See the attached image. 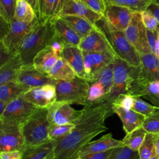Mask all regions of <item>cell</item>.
<instances>
[{"instance_id":"cell-55","label":"cell","mask_w":159,"mask_h":159,"mask_svg":"<svg viewBox=\"0 0 159 159\" xmlns=\"http://www.w3.org/2000/svg\"><path fill=\"white\" fill-rule=\"evenodd\" d=\"M75 159H86L84 157H77Z\"/></svg>"},{"instance_id":"cell-34","label":"cell","mask_w":159,"mask_h":159,"mask_svg":"<svg viewBox=\"0 0 159 159\" xmlns=\"http://www.w3.org/2000/svg\"><path fill=\"white\" fill-rule=\"evenodd\" d=\"M66 0H44L43 20L58 17Z\"/></svg>"},{"instance_id":"cell-23","label":"cell","mask_w":159,"mask_h":159,"mask_svg":"<svg viewBox=\"0 0 159 159\" xmlns=\"http://www.w3.org/2000/svg\"><path fill=\"white\" fill-rule=\"evenodd\" d=\"M55 142L49 141L37 145H25L22 151V159H47L54 153Z\"/></svg>"},{"instance_id":"cell-51","label":"cell","mask_w":159,"mask_h":159,"mask_svg":"<svg viewBox=\"0 0 159 159\" xmlns=\"http://www.w3.org/2000/svg\"><path fill=\"white\" fill-rule=\"evenodd\" d=\"M39 20L42 21L43 20V8H44V0H39Z\"/></svg>"},{"instance_id":"cell-24","label":"cell","mask_w":159,"mask_h":159,"mask_svg":"<svg viewBox=\"0 0 159 159\" xmlns=\"http://www.w3.org/2000/svg\"><path fill=\"white\" fill-rule=\"evenodd\" d=\"M23 65L18 53L12 55L8 60L0 66V85L15 81L17 72Z\"/></svg>"},{"instance_id":"cell-42","label":"cell","mask_w":159,"mask_h":159,"mask_svg":"<svg viewBox=\"0 0 159 159\" xmlns=\"http://www.w3.org/2000/svg\"><path fill=\"white\" fill-rule=\"evenodd\" d=\"M134 96L129 94H121L112 102V106L120 107L125 109H132L134 104Z\"/></svg>"},{"instance_id":"cell-38","label":"cell","mask_w":159,"mask_h":159,"mask_svg":"<svg viewBox=\"0 0 159 159\" xmlns=\"http://www.w3.org/2000/svg\"><path fill=\"white\" fill-rule=\"evenodd\" d=\"M105 95L104 89L101 83L95 82L90 84L86 105L102 99Z\"/></svg>"},{"instance_id":"cell-37","label":"cell","mask_w":159,"mask_h":159,"mask_svg":"<svg viewBox=\"0 0 159 159\" xmlns=\"http://www.w3.org/2000/svg\"><path fill=\"white\" fill-rule=\"evenodd\" d=\"M75 127L74 124L51 125L49 130V139L53 141H58L66 136Z\"/></svg>"},{"instance_id":"cell-15","label":"cell","mask_w":159,"mask_h":159,"mask_svg":"<svg viewBox=\"0 0 159 159\" xmlns=\"http://www.w3.org/2000/svg\"><path fill=\"white\" fill-rule=\"evenodd\" d=\"M22 96L39 108H47L57 101L56 88L53 84H47L30 89Z\"/></svg>"},{"instance_id":"cell-47","label":"cell","mask_w":159,"mask_h":159,"mask_svg":"<svg viewBox=\"0 0 159 159\" xmlns=\"http://www.w3.org/2000/svg\"><path fill=\"white\" fill-rule=\"evenodd\" d=\"M1 159H22V152H1Z\"/></svg>"},{"instance_id":"cell-22","label":"cell","mask_w":159,"mask_h":159,"mask_svg":"<svg viewBox=\"0 0 159 159\" xmlns=\"http://www.w3.org/2000/svg\"><path fill=\"white\" fill-rule=\"evenodd\" d=\"M51 20L56 34L66 44L79 45L81 40V37L65 20L59 16L52 18Z\"/></svg>"},{"instance_id":"cell-49","label":"cell","mask_w":159,"mask_h":159,"mask_svg":"<svg viewBox=\"0 0 159 159\" xmlns=\"http://www.w3.org/2000/svg\"><path fill=\"white\" fill-rule=\"evenodd\" d=\"M33 7L35 12L36 13L39 19V0H26Z\"/></svg>"},{"instance_id":"cell-20","label":"cell","mask_w":159,"mask_h":159,"mask_svg":"<svg viewBox=\"0 0 159 159\" xmlns=\"http://www.w3.org/2000/svg\"><path fill=\"white\" fill-rule=\"evenodd\" d=\"M139 76L148 81H159V57L152 52L141 54Z\"/></svg>"},{"instance_id":"cell-32","label":"cell","mask_w":159,"mask_h":159,"mask_svg":"<svg viewBox=\"0 0 159 159\" xmlns=\"http://www.w3.org/2000/svg\"><path fill=\"white\" fill-rule=\"evenodd\" d=\"M106 5H116L127 7L134 12H141L147 9L152 0H103Z\"/></svg>"},{"instance_id":"cell-39","label":"cell","mask_w":159,"mask_h":159,"mask_svg":"<svg viewBox=\"0 0 159 159\" xmlns=\"http://www.w3.org/2000/svg\"><path fill=\"white\" fill-rule=\"evenodd\" d=\"M110 159H139L138 151H134L127 147L113 149Z\"/></svg>"},{"instance_id":"cell-11","label":"cell","mask_w":159,"mask_h":159,"mask_svg":"<svg viewBox=\"0 0 159 159\" xmlns=\"http://www.w3.org/2000/svg\"><path fill=\"white\" fill-rule=\"evenodd\" d=\"M47 110L50 126L74 124L81 114V110H76L70 104L63 101H55Z\"/></svg>"},{"instance_id":"cell-58","label":"cell","mask_w":159,"mask_h":159,"mask_svg":"<svg viewBox=\"0 0 159 159\" xmlns=\"http://www.w3.org/2000/svg\"><path fill=\"white\" fill-rule=\"evenodd\" d=\"M75 158H74V159H75Z\"/></svg>"},{"instance_id":"cell-57","label":"cell","mask_w":159,"mask_h":159,"mask_svg":"<svg viewBox=\"0 0 159 159\" xmlns=\"http://www.w3.org/2000/svg\"><path fill=\"white\" fill-rule=\"evenodd\" d=\"M158 30H159V25H158Z\"/></svg>"},{"instance_id":"cell-19","label":"cell","mask_w":159,"mask_h":159,"mask_svg":"<svg viewBox=\"0 0 159 159\" xmlns=\"http://www.w3.org/2000/svg\"><path fill=\"white\" fill-rule=\"evenodd\" d=\"M61 57L73 68L76 76L85 80L86 75L83 53L78 46L66 44L62 52Z\"/></svg>"},{"instance_id":"cell-54","label":"cell","mask_w":159,"mask_h":159,"mask_svg":"<svg viewBox=\"0 0 159 159\" xmlns=\"http://www.w3.org/2000/svg\"><path fill=\"white\" fill-rule=\"evenodd\" d=\"M47 159H56L55 158V156H54V153L53 154H52L51 156H50Z\"/></svg>"},{"instance_id":"cell-1","label":"cell","mask_w":159,"mask_h":159,"mask_svg":"<svg viewBox=\"0 0 159 159\" xmlns=\"http://www.w3.org/2000/svg\"><path fill=\"white\" fill-rule=\"evenodd\" d=\"M112 114V103L105 98L85 105L71 132L61 140L55 141V158L74 159L77 157L79 151L91 139L107 130L105 120Z\"/></svg>"},{"instance_id":"cell-48","label":"cell","mask_w":159,"mask_h":159,"mask_svg":"<svg viewBox=\"0 0 159 159\" xmlns=\"http://www.w3.org/2000/svg\"><path fill=\"white\" fill-rule=\"evenodd\" d=\"M147 9L153 14L159 23V0H153Z\"/></svg>"},{"instance_id":"cell-4","label":"cell","mask_w":159,"mask_h":159,"mask_svg":"<svg viewBox=\"0 0 159 159\" xmlns=\"http://www.w3.org/2000/svg\"><path fill=\"white\" fill-rule=\"evenodd\" d=\"M50 127L47 108L37 107L22 124L25 145H37L49 141Z\"/></svg>"},{"instance_id":"cell-36","label":"cell","mask_w":159,"mask_h":159,"mask_svg":"<svg viewBox=\"0 0 159 159\" xmlns=\"http://www.w3.org/2000/svg\"><path fill=\"white\" fill-rule=\"evenodd\" d=\"M17 0H0V17L7 24L14 19Z\"/></svg>"},{"instance_id":"cell-16","label":"cell","mask_w":159,"mask_h":159,"mask_svg":"<svg viewBox=\"0 0 159 159\" xmlns=\"http://www.w3.org/2000/svg\"><path fill=\"white\" fill-rule=\"evenodd\" d=\"M134 12L127 7L106 5L103 17L114 28L124 32L132 20Z\"/></svg>"},{"instance_id":"cell-26","label":"cell","mask_w":159,"mask_h":159,"mask_svg":"<svg viewBox=\"0 0 159 159\" xmlns=\"http://www.w3.org/2000/svg\"><path fill=\"white\" fill-rule=\"evenodd\" d=\"M48 75L56 81H70L76 77L73 68L62 57L57 59Z\"/></svg>"},{"instance_id":"cell-2","label":"cell","mask_w":159,"mask_h":159,"mask_svg":"<svg viewBox=\"0 0 159 159\" xmlns=\"http://www.w3.org/2000/svg\"><path fill=\"white\" fill-rule=\"evenodd\" d=\"M55 35L51 19L40 21L25 37L17 52L24 65H31L35 55L50 43Z\"/></svg>"},{"instance_id":"cell-30","label":"cell","mask_w":159,"mask_h":159,"mask_svg":"<svg viewBox=\"0 0 159 159\" xmlns=\"http://www.w3.org/2000/svg\"><path fill=\"white\" fill-rule=\"evenodd\" d=\"M147 133L141 126L132 132L126 134L121 140L122 146L127 147L134 151H139Z\"/></svg>"},{"instance_id":"cell-50","label":"cell","mask_w":159,"mask_h":159,"mask_svg":"<svg viewBox=\"0 0 159 159\" xmlns=\"http://www.w3.org/2000/svg\"><path fill=\"white\" fill-rule=\"evenodd\" d=\"M155 156L159 159V134L155 135Z\"/></svg>"},{"instance_id":"cell-9","label":"cell","mask_w":159,"mask_h":159,"mask_svg":"<svg viewBox=\"0 0 159 159\" xmlns=\"http://www.w3.org/2000/svg\"><path fill=\"white\" fill-rule=\"evenodd\" d=\"M124 32L127 40L140 55L152 52L148 43L147 29L143 24L140 12L133 13L132 20Z\"/></svg>"},{"instance_id":"cell-56","label":"cell","mask_w":159,"mask_h":159,"mask_svg":"<svg viewBox=\"0 0 159 159\" xmlns=\"http://www.w3.org/2000/svg\"><path fill=\"white\" fill-rule=\"evenodd\" d=\"M150 159H158V158H157V157L156 156H155V157H152V158H151Z\"/></svg>"},{"instance_id":"cell-7","label":"cell","mask_w":159,"mask_h":159,"mask_svg":"<svg viewBox=\"0 0 159 159\" xmlns=\"http://www.w3.org/2000/svg\"><path fill=\"white\" fill-rule=\"evenodd\" d=\"M136 68L119 57L115 58L113 70V85L110 93L104 96L106 100L112 103L118 96L127 93L129 82Z\"/></svg>"},{"instance_id":"cell-3","label":"cell","mask_w":159,"mask_h":159,"mask_svg":"<svg viewBox=\"0 0 159 159\" xmlns=\"http://www.w3.org/2000/svg\"><path fill=\"white\" fill-rule=\"evenodd\" d=\"M96 25L106 35L116 55L133 66L140 65V55L125 37L124 32L111 25L103 17Z\"/></svg>"},{"instance_id":"cell-13","label":"cell","mask_w":159,"mask_h":159,"mask_svg":"<svg viewBox=\"0 0 159 159\" xmlns=\"http://www.w3.org/2000/svg\"><path fill=\"white\" fill-rule=\"evenodd\" d=\"M84 62L85 80L89 84L94 82L101 70L112 62L117 57L109 52H83Z\"/></svg>"},{"instance_id":"cell-18","label":"cell","mask_w":159,"mask_h":159,"mask_svg":"<svg viewBox=\"0 0 159 159\" xmlns=\"http://www.w3.org/2000/svg\"><path fill=\"white\" fill-rule=\"evenodd\" d=\"M120 147H123L122 141L115 139L111 133H108L98 140L88 143L79 151L77 157H82L89 154L102 152Z\"/></svg>"},{"instance_id":"cell-8","label":"cell","mask_w":159,"mask_h":159,"mask_svg":"<svg viewBox=\"0 0 159 159\" xmlns=\"http://www.w3.org/2000/svg\"><path fill=\"white\" fill-rule=\"evenodd\" d=\"M25 145L22 124L0 119L1 152H22Z\"/></svg>"},{"instance_id":"cell-35","label":"cell","mask_w":159,"mask_h":159,"mask_svg":"<svg viewBox=\"0 0 159 159\" xmlns=\"http://www.w3.org/2000/svg\"><path fill=\"white\" fill-rule=\"evenodd\" d=\"M134 104L132 109L142 114L145 117H148L153 114L159 112V106L150 104L139 97H134Z\"/></svg>"},{"instance_id":"cell-10","label":"cell","mask_w":159,"mask_h":159,"mask_svg":"<svg viewBox=\"0 0 159 159\" xmlns=\"http://www.w3.org/2000/svg\"><path fill=\"white\" fill-rule=\"evenodd\" d=\"M15 81L28 90L47 84L55 85L57 81L38 70L33 64L23 65L17 72Z\"/></svg>"},{"instance_id":"cell-40","label":"cell","mask_w":159,"mask_h":159,"mask_svg":"<svg viewBox=\"0 0 159 159\" xmlns=\"http://www.w3.org/2000/svg\"><path fill=\"white\" fill-rule=\"evenodd\" d=\"M142 127L147 133L159 134V112L147 117Z\"/></svg>"},{"instance_id":"cell-17","label":"cell","mask_w":159,"mask_h":159,"mask_svg":"<svg viewBox=\"0 0 159 159\" xmlns=\"http://www.w3.org/2000/svg\"><path fill=\"white\" fill-rule=\"evenodd\" d=\"M62 15H73L83 17L93 24L101 19L103 16L90 9L79 0H66L58 16Z\"/></svg>"},{"instance_id":"cell-6","label":"cell","mask_w":159,"mask_h":159,"mask_svg":"<svg viewBox=\"0 0 159 159\" xmlns=\"http://www.w3.org/2000/svg\"><path fill=\"white\" fill-rule=\"evenodd\" d=\"M40 21L37 19L32 22L25 23L14 19L9 24L6 34L1 37V46L9 55L15 54L25 37Z\"/></svg>"},{"instance_id":"cell-28","label":"cell","mask_w":159,"mask_h":159,"mask_svg":"<svg viewBox=\"0 0 159 159\" xmlns=\"http://www.w3.org/2000/svg\"><path fill=\"white\" fill-rule=\"evenodd\" d=\"M27 91L16 81L8 82L0 85V101L8 104Z\"/></svg>"},{"instance_id":"cell-46","label":"cell","mask_w":159,"mask_h":159,"mask_svg":"<svg viewBox=\"0 0 159 159\" xmlns=\"http://www.w3.org/2000/svg\"><path fill=\"white\" fill-rule=\"evenodd\" d=\"M113 149H111L102 152L89 154L82 157H84L86 159H110Z\"/></svg>"},{"instance_id":"cell-12","label":"cell","mask_w":159,"mask_h":159,"mask_svg":"<svg viewBox=\"0 0 159 159\" xmlns=\"http://www.w3.org/2000/svg\"><path fill=\"white\" fill-rule=\"evenodd\" d=\"M36 108L20 96L7 104L4 112L0 116V119L22 124Z\"/></svg>"},{"instance_id":"cell-25","label":"cell","mask_w":159,"mask_h":159,"mask_svg":"<svg viewBox=\"0 0 159 159\" xmlns=\"http://www.w3.org/2000/svg\"><path fill=\"white\" fill-rule=\"evenodd\" d=\"M58 58L48 46L39 52L33 60V65L40 71L48 74Z\"/></svg>"},{"instance_id":"cell-5","label":"cell","mask_w":159,"mask_h":159,"mask_svg":"<svg viewBox=\"0 0 159 159\" xmlns=\"http://www.w3.org/2000/svg\"><path fill=\"white\" fill-rule=\"evenodd\" d=\"M55 86L57 101L86 105L90 86L87 80L76 76L70 81H57Z\"/></svg>"},{"instance_id":"cell-41","label":"cell","mask_w":159,"mask_h":159,"mask_svg":"<svg viewBox=\"0 0 159 159\" xmlns=\"http://www.w3.org/2000/svg\"><path fill=\"white\" fill-rule=\"evenodd\" d=\"M143 24L147 30L150 31H157L159 23L155 17L147 9L140 12Z\"/></svg>"},{"instance_id":"cell-21","label":"cell","mask_w":159,"mask_h":159,"mask_svg":"<svg viewBox=\"0 0 159 159\" xmlns=\"http://www.w3.org/2000/svg\"><path fill=\"white\" fill-rule=\"evenodd\" d=\"M112 109L113 112L120 118L125 134H129L141 127L146 118L142 114L132 109H125L120 107L112 106Z\"/></svg>"},{"instance_id":"cell-14","label":"cell","mask_w":159,"mask_h":159,"mask_svg":"<svg viewBox=\"0 0 159 159\" xmlns=\"http://www.w3.org/2000/svg\"><path fill=\"white\" fill-rule=\"evenodd\" d=\"M78 47L83 52H109L117 57L106 35L96 25L87 36L81 39Z\"/></svg>"},{"instance_id":"cell-29","label":"cell","mask_w":159,"mask_h":159,"mask_svg":"<svg viewBox=\"0 0 159 159\" xmlns=\"http://www.w3.org/2000/svg\"><path fill=\"white\" fill-rule=\"evenodd\" d=\"M14 19L22 22L30 23L39 18L32 6L26 0H17Z\"/></svg>"},{"instance_id":"cell-53","label":"cell","mask_w":159,"mask_h":159,"mask_svg":"<svg viewBox=\"0 0 159 159\" xmlns=\"http://www.w3.org/2000/svg\"><path fill=\"white\" fill-rule=\"evenodd\" d=\"M7 105V103L0 101V116L2 115V113L4 112Z\"/></svg>"},{"instance_id":"cell-43","label":"cell","mask_w":159,"mask_h":159,"mask_svg":"<svg viewBox=\"0 0 159 159\" xmlns=\"http://www.w3.org/2000/svg\"><path fill=\"white\" fill-rule=\"evenodd\" d=\"M92 11L104 16L106 4L103 0H79Z\"/></svg>"},{"instance_id":"cell-33","label":"cell","mask_w":159,"mask_h":159,"mask_svg":"<svg viewBox=\"0 0 159 159\" xmlns=\"http://www.w3.org/2000/svg\"><path fill=\"white\" fill-rule=\"evenodd\" d=\"M155 134L147 133L139 150V159H150L155 156Z\"/></svg>"},{"instance_id":"cell-27","label":"cell","mask_w":159,"mask_h":159,"mask_svg":"<svg viewBox=\"0 0 159 159\" xmlns=\"http://www.w3.org/2000/svg\"><path fill=\"white\" fill-rule=\"evenodd\" d=\"M59 17L65 20L81 39L87 36L96 25L86 19L76 16L62 15Z\"/></svg>"},{"instance_id":"cell-31","label":"cell","mask_w":159,"mask_h":159,"mask_svg":"<svg viewBox=\"0 0 159 159\" xmlns=\"http://www.w3.org/2000/svg\"><path fill=\"white\" fill-rule=\"evenodd\" d=\"M114 61L106 65L101 70L93 82H98L102 85L106 95H107L110 93L113 85Z\"/></svg>"},{"instance_id":"cell-44","label":"cell","mask_w":159,"mask_h":159,"mask_svg":"<svg viewBox=\"0 0 159 159\" xmlns=\"http://www.w3.org/2000/svg\"><path fill=\"white\" fill-rule=\"evenodd\" d=\"M66 43L55 32V35L50 43V47L58 58L61 57L62 52Z\"/></svg>"},{"instance_id":"cell-52","label":"cell","mask_w":159,"mask_h":159,"mask_svg":"<svg viewBox=\"0 0 159 159\" xmlns=\"http://www.w3.org/2000/svg\"><path fill=\"white\" fill-rule=\"evenodd\" d=\"M155 48L157 51V55L159 57V30L157 29V38L155 43Z\"/></svg>"},{"instance_id":"cell-45","label":"cell","mask_w":159,"mask_h":159,"mask_svg":"<svg viewBox=\"0 0 159 159\" xmlns=\"http://www.w3.org/2000/svg\"><path fill=\"white\" fill-rule=\"evenodd\" d=\"M147 36L149 47L152 53L157 55V51L155 48V43L157 38V30L153 32L147 29Z\"/></svg>"}]
</instances>
